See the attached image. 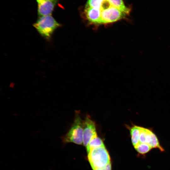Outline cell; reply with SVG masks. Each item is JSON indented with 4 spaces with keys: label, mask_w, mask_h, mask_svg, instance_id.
<instances>
[{
    "label": "cell",
    "mask_w": 170,
    "mask_h": 170,
    "mask_svg": "<svg viewBox=\"0 0 170 170\" xmlns=\"http://www.w3.org/2000/svg\"><path fill=\"white\" fill-rule=\"evenodd\" d=\"M83 120L78 112H76L73 122L68 132L61 137L63 144L73 143L77 144L83 143Z\"/></svg>",
    "instance_id": "1"
},
{
    "label": "cell",
    "mask_w": 170,
    "mask_h": 170,
    "mask_svg": "<svg viewBox=\"0 0 170 170\" xmlns=\"http://www.w3.org/2000/svg\"><path fill=\"white\" fill-rule=\"evenodd\" d=\"M61 26L51 15L39 17L33 24L40 35L47 40H50L54 32Z\"/></svg>",
    "instance_id": "2"
},
{
    "label": "cell",
    "mask_w": 170,
    "mask_h": 170,
    "mask_svg": "<svg viewBox=\"0 0 170 170\" xmlns=\"http://www.w3.org/2000/svg\"><path fill=\"white\" fill-rule=\"evenodd\" d=\"M88 153V161L93 170L110 163V156L105 146L94 149Z\"/></svg>",
    "instance_id": "3"
},
{
    "label": "cell",
    "mask_w": 170,
    "mask_h": 170,
    "mask_svg": "<svg viewBox=\"0 0 170 170\" xmlns=\"http://www.w3.org/2000/svg\"><path fill=\"white\" fill-rule=\"evenodd\" d=\"M101 11L99 26L117 21L125 18L128 15L113 6Z\"/></svg>",
    "instance_id": "4"
},
{
    "label": "cell",
    "mask_w": 170,
    "mask_h": 170,
    "mask_svg": "<svg viewBox=\"0 0 170 170\" xmlns=\"http://www.w3.org/2000/svg\"><path fill=\"white\" fill-rule=\"evenodd\" d=\"M97 136L95 122L87 115L83 120V143L86 147L90 141Z\"/></svg>",
    "instance_id": "5"
},
{
    "label": "cell",
    "mask_w": 170,
    "mask_h": 170,
    "mask_svg": "<svg viewBox=\"0 0 170 170\" xmlns=\"http://www.w3.org/2000/svg\"><path fill=\"white\" fill-rule=\"evenodd\" d=\"M39 17L51 15L59 0H36Z\"/></svg>",
    "instance_id": "6"
},
{
    "label": "cell",
    "mask_w": 170,
    "mask_h": 170,
    "mask_svg": "<svg viewBox=\"0 0 170 170\" xmlns=\"http://www.w3.org/2000/svg\"><path fill=\"white\" fill-rule=\"evenodd\" d=\"M84 12L86 18L90 24L99 26L101 13L99 9L86 7Z\"/></svg>",
    "instance_id": "7"
},
{
    "label": "cell",
    "mask_w": 170,
    "mask_h": 170,
    "mask_svg": "<svg viewBox=\"0 0 170 170\" xmlns=\"http://www.w3.org/2000/svg\"><path fill=\"white\" fill-rule=\"evenodd\" d=\"M130 131L131 142L134 147L139 143V136L141 126L133 125L127 127Z\"/></svg>",
    "instance_id": "8"
},
{
    "label": "cell",
    "mask_w": 170,
    "mask_h": 170,
    "mask_svg": "<svg viewBox=\"0 0 170 170\" xmlns=\"http://www.w3.org/2000/svg\"><path fill=\"white\" fill-rule=\"evenodd\" d=\"M150 134V140L149 144L152 148L158 149L161 152L164 151V149L161 145L157 136L151 128Z\"/></svg>",
    "instance_id": "9"
},
{
    "label": "cell",
    "mask_w": 170,
    "mask_h": 170,
    "mask_svg": "<svg viewBox=\"0 0 170 170\" xmlns=\"http://www.w3.org/2000/svg\"><path fill=\"white\" fill-rule=\"evenodd\" d=\"M104 146L105 145L102 139L97 136L90 141L86 147L88 153L94 149Z\"/></svg>",
    "instance_id": "10"
},
{
    "label": "cell",
    "mask_w": 170,
    "mask_h": 170,
    "mask_svg": "<svg viewBox=\"0 0 170 170\" xmlns=\"http://www.w3.org/2000/svg\"><path fill=\"white\" fill-rule=\"evenodd\" d=\"M111 5L128 15L129 14L130 10L125 5L122 0H108Z\"/></svg>",
    "instance_id": "11"
},
{
    "label": "cell",
    "mask_w": 170,
    "mask_h": 170,
    "mask_svg": "<svg viewBox=\"0 0 170 170\" xmlns=\"http://www.w3.org/2000/svg\"><path fill=\"white\" fill-rule=\"evenodd\" d=\"M134 148L136 151L141 155H145L152 149L148 144L141 143H139Z\"/></svg>",
    "instance_id": "12"
},
{
    "label": "cell",
    "mask_w": 170,
    "mask_h": 170,
    "mask_svg": "<svg viewBox=\"0 0 170 170\" xmlns=\"http://www.w3.org/2000/svg\"><path fill=\"white\" fill-rule=\"evenodd\" d=\"M150 128L141 126L139 136V143H146L149 133Z\"/></svg>",
    "instance_id": "13"
},
{
    "label": "cell",
    "mask_w": 170,
    "mask_h": 170,
    "mask_svg": "<svg viewBox=\"0 0 170 170\" xmlns=\"http://www.w3.org/2000/svg\"><path fill=\"white\" fill-rule=\"evenodd\" d=\"M105 0H88L86 7L100 9L101 4Z\"/></svg>",
    "instance_id": "14"
},
{
    "label": "cell",
    "mask_w": 170,
    "mask_h": 170,
    "mask_svg": "<svg viewBox=\"0 0 170 170\" xmlns=\"http://www.w3.org/2000/svg\"><path fill=\"white\" fill-rule=\"evenodd\" d=\"M111 163H110L100 168H97L95 170H111Z\"/></svg>",
    "instance_id": "15"
}]
</instances>
